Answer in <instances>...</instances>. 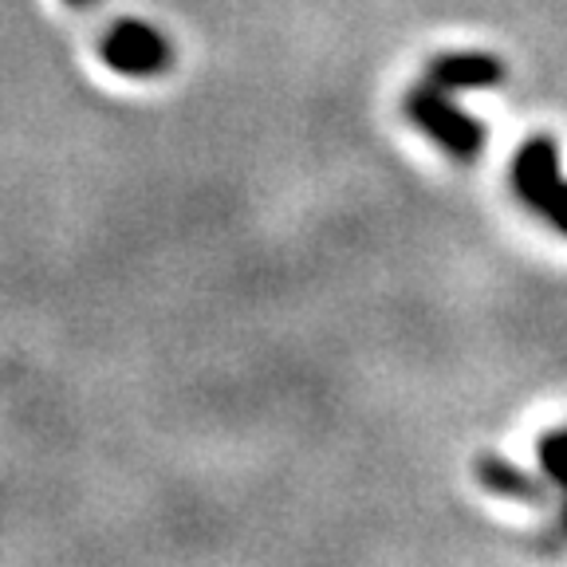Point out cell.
Segmentation results:
<instances>
[{
    "label": "cell",
    "instance_id": "cell-2",
    "mask_svg": "<svg viewBox=\"0 0 567 567\" xmlns=\"http://www.w3.org/2000/svg\"><path fill=\"white\" fill-rule=\"evenodd\" d=\"M106 63L123 75H158L169 68V44L158 28L142 24V20H118L103 40Z\"/></svg>",
    "mask_w": 567,
    "mask_h": 567
},
{
    "label": "cell",
    "instance_id": "cell-3",
    "mask_svg": "<svg viewBox=\"0 0 567 567\" xmlns=\"http://www.w3.org/2000/svg\"><path fill=\"white\" fill-rule=\"evenodd\" d=\"M513 182H516V194L524 197V205L532 209H544L548 197L556 194L559 186V154H556V142L551 138H532L520 146L513 162Z\"/></svg>",
    "mask_w": 567,
    "mask_h": 567
},
{
    "label": "cell",
    "instance_id": "cell-8",
    "mask_svg": "<svg viewBox=\"0 0 567 567\" xmlns=\"http://www.w3.org/2000/svg\"><path fill=\"white\" fill-rule=\"evenodd\" d=\"M71 4H80V9H87V4H95V0H71Z\"/></svg>",
    "mask_w": 567,
    "mask_h": 567
},
{
    "label": "cell",
    "instance_id": "cell-1",
    "mask_svg": "<svg viewBox=\"0 0 567 567\" xmlns=\"http://www.w3.org/2000/svg\"><path fill=\"white\" fill-rule=\"evenodd\" d=\"M406 115L414 118L430 138L442 142L445 151L457 154V158H477L481 146H485V126L473 115H465L461 106H453L450 99H445V91L434 87V83L410 91Z\"/></svg>",
    "mask_w": 567,
    "mask_h": 567
},
{
    "label": "cell",
    "instance_id": "cell-4",
    "mask_svg": "<svg viewBox=\"0 0 567 567\" xmlns=\"http://www.w3.org/2000/svg\"><path fill=\"white\" fill-rule=\"evenodd\" d=\"M505 80V63H496L493 55H437L430 63V83L442 91H470V87H493Z\"/></svg>",
    "mask_w": 567,
    "mask_h": 567
},
{
    "label": "cell",
    "instance_id": "cell-6",
    "mask_svg": "<svg viewBox=\"0 0 567 567\" xmlns=\"http://www.w3.org/2000/svg\"><path fill=\"white\" fill-rule=\"evenodd\" d=\"M540 465L556 485H564L567 493V430L564 434H548L540 445ZM564 528H567V501H564Z\"/></svg>",
    "mask_w": 567,
    "mask_h": 567
},
{
    "label": "cell",
    "instance_id": "cell-5",
    "mask_svg": "<svg viewBox=\"0 0 567 567\" xmlns=\"http://www.w3.org/2000/svg\"><path fill=\"white\" fill-rule=\"evenodd\" d=\"M485 485H493L496 493H516V496H544V488L532 477H524L513 465H501V461H485Z\"/></svg>",
    "mask_w": 567,
    "mask_h": 567
},
{
    "label": "cell",
    "instance_id": "cell-7",
    "mask_svg": "<svg viewBox=\"0 0 567 567\" xmlns=\"http://www.w3.org/2000/svg\"><path fill=\"white\" fill-rule=\"evenodd\" d=\"M544 217H548L551 225H556L559 233H567V182H559L556 194L548 197V205H544Z\"/></svg>",
    "mask_w": 567,
    "mask_h": 567
}]
</instances>
